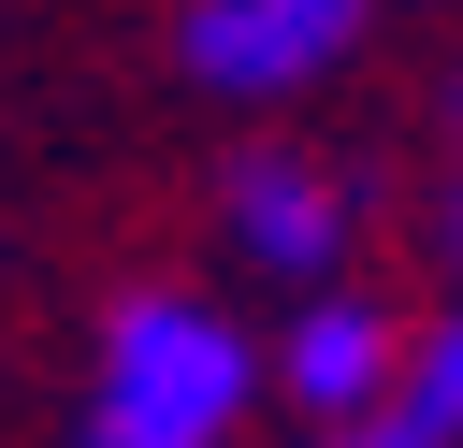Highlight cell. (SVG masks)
<instances>
[{
	"label": "cell",
	"instance_id": "2",
	"mask_svg": "<svg viewBox=\"0 0 463 448\" xmlns=\"http://www.w3.org/2000/svg\"><path fill=\"white\" fill-rule=\"evenodd\" d=\"M362 29H376V0H188L174 58H188V87H217V101H289V87L347 72Z\"/></svg>",
	"mask_w": 463,
	"mask_h": 448
},
{
	"label": "cell",
	"instance_id": "1",
	"mask_svg": "<svg viewBox=\"0 0 463 448\" xmlns=\"http://www.w3.org/2000/svg\"><path fill=\"white\" fill-rule=\"evenodd\" d=\"M246 390H275V347H246L232 303L203 289H130L87 347V405L72 448H232Z\"/></svg>",
	"mask_w": 463,
	"mask_h": 448
},
{
	"label": "cell",
	"instance_id": "7",
	"mask_svg": "<svg viewBox=\"0 0 463 448\" xmlns=\"http://www.w3.org/2000/svg\"><path fill=\"white\" fill-rule=\"evenodd\" d=\"M449 145H463V72H449Z\"/></svg>",
	"mask_w": 463,
	"mask_h": 448
},
{
	"label": "cell",
	"instance_id": "5",
	"mask_svg": "<svg viewBox=\"0 0 463 448\" xmlns=\"http://www.w3.org/2000/svg\"><path fill=\"white\" fill-rule=\"evenodd\" d=\"M304 448H463V289H449V318H420L405 390L376 419H347V434H304Z\"/></svg>",
	"mask_w": 463,
	"mask_h": 448
},
{
	"label": "cell",
	"instance_id": "6",
	"mask_svg": "<svg viewBox=\"0 0 463 448\" xmlns=\"http://www.w3.org/2000/svg\"><path fill=\"white\" fill-rule=\"evenodd\" d=\"M434 260L463 275V159H449V188H434Z\"/></svg>",
	"mask_w": 463,
	"mask_h": 448
},
{
	"label": "cell",
	"instance_id": "3",
	"mask_svg": "<svg viewBox=\"0 0 463 448\" xmlns=\"http://www.w3.org/2000/svg\"><path fill=\"white\" fill-rule=\"evenodd\" d=\"M217 231H232L246 275H304V289H333L347 246H362V188H347L333 159H304V145H260V159H232Z\"/></svg>",
	"mask_w": 463,
	"mask_h": 448
},
{
	"label": "cell",
	"instance_id": "4",
	"mask_svg": "<svg viewBox=\"0 0 463 448\" xmlns=\"http://www.w3.org/2000/svg\"><path fill=\"white\" fill-rule=\"evenodd\" d=\"M405 318L391 303H362V289H304V318L275 332V405H304V434H347V419H376L391 390H405Z\"/></svg>",
	"mask_w": 463,
	"mask_h": 448
}]
</instances>
